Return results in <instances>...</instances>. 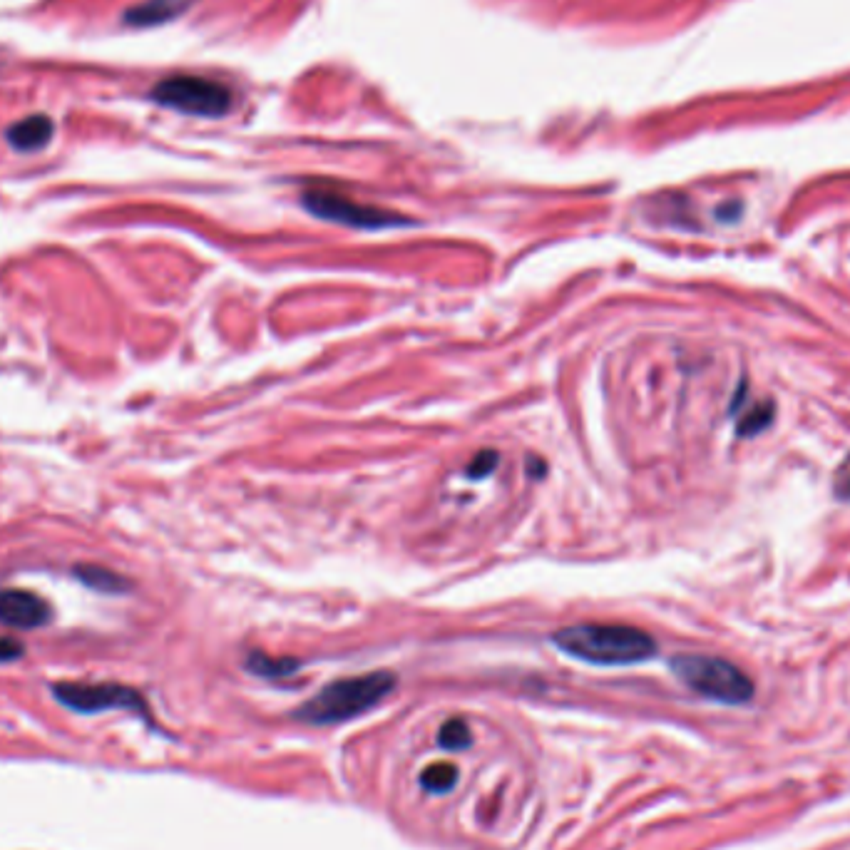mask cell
<instances>
[{
	"label": "cell",
	"mask_w": 850,
	"mask_h": 850,
	"mask_svg": "<svg viewBox=\"0 0 850 850\" xmlns=\"http://www.w3.org/2000/svg\"><path fill=\"white\" fill-rule=\"evenodd\" d=\"M247 669L256 677H266V679H279V677H289V674H294L296 669H299V662L296 659H274V657H266V654L254 652L252 657L247 659Z\"/></svg>",
	"instance_id": "cell-10"
},
{
	"label": "cell",
	"mask_w": 850,
	"mask_h": 850,
	"mask_svg": "<svg viewBox=\"0 0 850 850\" xmlns=\"http://www.w3.org/2000/svg\"><path fill=\"white\" fill-rule=\"evenodd\" d=\"M396 689V677L391 672H371L361 677L339 679L324 686L314 699L306 701L296 719L306 724H339V721L356 719L368 709L386 699Z\"/></svg>",
	"instance_id": "cell-2"
},
{
	"label": "cell",
	"mask_w": 850,
	"mask_h": 850,
	"mask_svg": "<svg viewBox=\"0 0 850 850\" xmlns=\"http://www.w3.org/2000/svg\"><path fill=\"white\" fill-rule=\"evenodd\" d=\"M189 5V0H147V3L137 5L130 13L125 15L127 23L132 25H155L165 23V20L177 18L184 8Z\"/></svg>",
	"instance_id": "cell-9"
},
{
	"label": "cell",
	"mask_w": 850,
	"mask_h": 850,
	"mask_svg": "<svg viewBox=\"0 0 850 850\" xmlns=\"http://www.w3.org/2000/svg\"><path fill=\"white\" fill-rule=\"evenodd\" d=\"M470 729L463 719H450L440 726L438 744L448 751H460L465 746H470Z\"/></svg>",
	"instance_id": "cell-13"
},
{
	"label": "cell",
	"mask_w": 850,
	"mask_h": 850,
	"mask_svg": "<svg viewBox=\"0 0 850 850\" xmlns=\"http://www.w3.org/2000/svg\"><path fill=\"white\" fill-rule=\"evenodd\" d=\"M5 137H8L10 145L20 152L40 150V147L48 145L50 137H53V120L45 115H30L25 117V120L10 125Z\"/></svg>",
	"instance_id": "cell-8"
},
{
	"label": "cell",
	"mask_w": 850,
	"mask_h": 850,
	"mask_svg": "<svg viewBox=\"0 0 850 850\" xmlns=\"http://www.w3.org/2000/svg\"><path fill=\"white\" fill-rule=\"evenodd\" d=\"M304 207L314 217L326 219V222H339L358 229H388L408 224V219L401 217V214L383 212V209L371 207V204H358L351 197L329 192V189H311V192H306Z\"/></svg>",
	"instance_id": "cell-5"
},
{
	"label": "cell",
	"mask_w": 850,
	"mask_h": 850,
	"mask_svg": "<svg viewBox=\"0 0 850 850\" xmlns=\"http://www.w3.org/2000/svg\"><path fill=\"white\" fill-rule=\"evenodd\" d=\"M555 644L570 657L599 667L639 664L657 654V642L647 632L627 624H575L560 629Z\"/></svg>",
	"instance_id": "cell-1"
},
{
	"label": "cell",
	"mask_w": 850,
	"mask_h": 850,
	"mask_svg": "<svg viewBox=\"0 0 850 850\" xmlns=\"http://www.w3.org/2000/svg\"><path fill=\"white\" fill-rule=\"evenodd\" d=\"M672 672L696 694L721 704H746L754 696V681L736 664L706 654H679L672 659Z\"/></svg>",
	"instance_id": "cell-3"
},
{
	"label": "cell",
	"mask_w": 850,
	"mask_h": 850,
	"mask_svg": "<svg viewBox=\"0 0 850 850\" xmlns=\"http://www.w3.org/2000/svg\"><path fill=\"white\" fill-rule=\"evenodd\" d=\"M455 783H458V768L453 764H433L421 773V786L435 796L453 791Z\"/></svg>",
	"instance_id": "cell-11"
},
{
	"label": "cell",
	"mask_w": 850,
	"mask_h": 850,
	"mask_svg": "<svg viewBox=\"0 0 850 850\" xmlns=\"http://www.w3.org/2000/svg\"><path fill=\"white\" fill-rule=\"evenodd\" d=\"M53 612L40 597L25 590H0V622L13 629H38L50 622Z\"/></svg>",
	"instance_id": "cell-7"
},
{
	"label": "cell",
	"mask_w": 850,
	"mask_h": 850,
	"mask_svg": "<svg viewBox=\"0 0 850 850\" xmlns=\"http://www.w3.org/2000/svg\"><path fill=\"white\" fill-rule=\"evenodd\" d=\"M20 654H23V647L15 639H0V662H13Z\"/></svg>",
	"instance_id": "cell-16"
},
{
	"label": "cell",
	"mask_w": 850,
	"mask_h": 850,
	"mask_svg": "<svg viewBox=\"0 0 850 850\" xmlns=\"http://www.w3.org/2000/svg\"><path fill=\"white\" fill-rule=\"evenodd\" d=\"M152 100L197 117H222L232 110V90L199 75H172L152 90Z\"/></svg>",
	"instance_id": "cell-4"
},
{
	"label": "cell",
	"mask_w": 850,
	"mask_h": 850,
	"mask_svg": "<svg viewBox=\"0 0 850 850\" xmlns=\"http://www.w3.org/2000/svg\"><path fill=\"white\" fill-rule=\"evenodd\" d=\"M495 465H498V453H495V450H483V453H478L473 458V463H470L468 468V475L473 480L485 478V475L493 473Z\"/></svg>",
	"instance_id": "cell-15"
},
{
	"label": "cell",
	"mask_w": 850,
	"mask_h": 850,
	"mask_svg": "<svg viewBox=\"0 0 850 850\" xmlns=\"http://www.w3.org/2000/svg\"><path fill=\"white\" fill-rule=\"evenodd\" d=\"M771 416H773V408H771V403H759V406H754V411L749 413V416L744 418V421H741V425H739V430L744 435H754V433H759V430H764L768 423H771Z\"/></svg>",
	"instance_id": "cell-14"
},
{
	"label": "cell",
	"mask_w": 850,
	"mask_h": 850,
	"mask_svg": "<svg viewBox=\"0 0 850 850\" xmlns=\"http://www.w3.org/2000/svg\"><path fill=\"white\" fill-rule=\"evenodd\" d=\"M55 699L83 714L105 709H135L142 704L137 691L117 684H60L55 686Z\"/></svg>",
	"instance_id": "cell-6"
},
{
	"label": "cell",
	"mask_w": 850,
	"mask_h": 850,
	"mask_svg": "<svg viewBox=\"0 0 850 850\" xmlns=\"http://www.w3.org/2000/svg\"><path fill=\"white\" fill-rule=\"evenodd\" d=\"M75 575H78L87 587H92V590H100V592L127 590V582L122 580V577H117L115 572L110 570H102V567H83V570H78Z\"/></svg>",
	"instance_id": "cell-12"
}]
</instances>
